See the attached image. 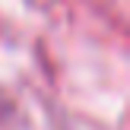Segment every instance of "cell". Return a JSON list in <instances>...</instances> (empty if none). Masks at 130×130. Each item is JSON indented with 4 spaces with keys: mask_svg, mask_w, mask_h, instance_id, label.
Instances as JSON below:
<instances>
[]
</instances>
